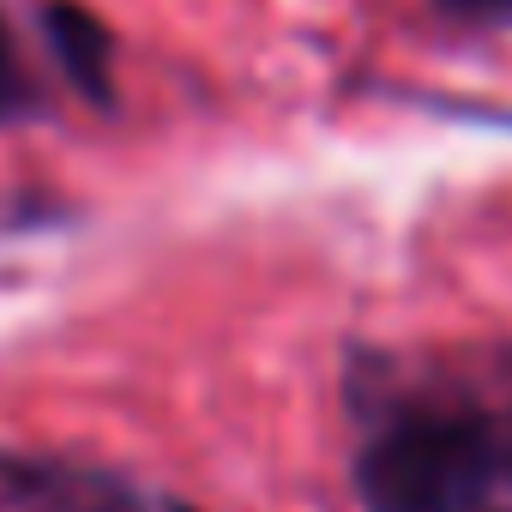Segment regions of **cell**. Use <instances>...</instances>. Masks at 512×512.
I'll return each instance as SVG.
<instances>
[{
    "instance_id": "cell-1",
    "label": "cell",
    "mask_w": 512,
    "mask_h": 512,
    "mask_svg": "<svg viewBox=\"0 0 512 512\" xmlns=\"http://www.w3.org/2000/svg\"><path fill=\"white\" fill-rule=\"evenodd\" d=\"M488 440L470 422H404L362 452L368 512H464L488 482Z\"/></svg>"
},
{
    "instance_id": "cell-2",
    "label": "cell",
    "mask_w": 512,
    "mask_h": 512,
    "mask_svg": "<svg viewBox=\"0 0 512 512\" xmlns=\"http://www.w3.org/2000/svg\"><path fill=\"white\" fill-rule=\"evenodd\" d=\"M49 37H55V49L67 55L73 79H79L85 91L109 97V37L97 31V19H85L79 7H55V13H49Z\"/></svg>"
},
{
    "instance_id": "cell-3",
    "label": "cell",
    "mask_w": 512,
    "mask_h": 512,
    "mask_svg": "<svg viewBox=\"0 0 512 512\" xmlns=\"http://www.w3.org/2000/svg\"><path fill=\"white\" fill-rule=\"evenodd\" d=\"M440 7L458 13V19H506L512 0H440Z\"/></svg>"
},
{
    "instance_id": "cell-4",
    "label": "cell",
    "mask_w": 512,
    "mask_h": 512,
    "mask_svg": "<svg viewBox=\"0 0 512 512\" xmlns=\"http://www.w3.org/2000/svg\"><path fill=\"white\" fill-rule=\"evenodd\" d=\"M0 91H7V37H0Z\"/></svg>"
}]
</instances>
